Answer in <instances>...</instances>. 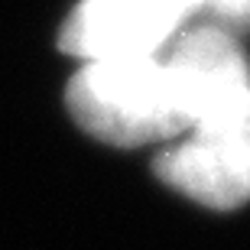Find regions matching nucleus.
Returning <instances> with one entry per match:
<instances>
[{
	"label": "nucleus",
	"mask_w": 250,
	"mask_h": 250,
	"mask_svg": "<svg viewBox=\"0 0 250 250\" xmlns=\"http://www.w3.org/2000/svg\"><path fill=\"white\" fill-rule=\"evenodd\" d=\"M75 124L111 146L172 143L188 130L186 88L156 56L91 59L65 91Z\"/></svg>",
	"instance_id": "f03ea898"
},
{
	"label": "nucleus",
	"mask_w": 250,
	"mask_h": 250,
	"mask_svg": "<svg viewBox=\"0 0 250 250\" xmlns=\"http://www.w3.org/2000/svg\"><path fill=\"white\" fill-rule=\"evenodd\" d=\"M188 130L156 156V176L186 198L231 211L250 198V65L224 29L182 36L172 56Z\"/></svg>",
	"instance_id": "f257e3e1"
},
{
	"label": "nucleus",
	"mask_w": 250,
	"mask_h": 250,
	"mask_svg": "<svg viewBox=\"0 0 250 250\" xmlns=\"http://www.w3.org/2000/svg\"><path fill=\"white\" fill-rule=\"evenodd\" d=\"M205 0H82L59 33V46L72 56L124 59L156 56Z\"/></svg>",
	"instance_id": "7ed1b4c3"
},
{
	"label": "nucleus",
	"mask_w": 250,
	"mask_h": 250,
	"mask_svg": "<svg viewBox=\"0 0 250 250\" xmlns=\"http://www.w3.org/2000/svg\"><path fill=\"white\" fill-rule=\"evenodd\" d=\"M205 7L218 10L221 17L231 20H250V0H205Z\"/></svg>",
	"instance_id": "20e7f679"
}]
</instances>
